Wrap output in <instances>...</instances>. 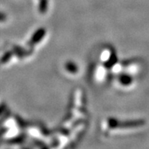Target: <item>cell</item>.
I'll return each mask as SVG.
<instances>
[{
    "mask_svg": "<svg viewBox=\"0 0 149 149\" xmlns=\"http://www.w3.org/2000/svg\"><path fill=\"white\" fill-rule=\"evenodd\" d=\"M65 68L69 72L72 73H75L77 72V71H78V67L75 64H74L72 62H69V63H67L66 65H65Z\"/></svg>",
    "mask_w": 149,
    "mask_h": 149,
    "instance_id": "5b68a950",
    "label": "cell"
},
{
    "mask_svg": "<svg viewBox=\"0 0 149 149\" xmlns=\"http://www.w3.org/2000/svg\"><path fill=\"white\" fill-rule=\"evenodd\" d=\"M120 82L121 84H129L131 83L132 79L130 76H128V75H126V74H124V75H121L120 77Z\"/></svg>",
    "mask_w": 149,
    "mask_h": 149,
    "instance_id": "52a82bcc",
    "label": "cell"
},
{
    "mask_svg": "<svg viewBox=\"0 0 149 149\" xmlns=\"http://www.w3.org/2000/svg\"><path fill=\"white\" fill-rule=\"evenodd\" d=\"M6 109V105L2 103V104H0V115H2V113H4V111Z\"/></svg>",
    "mask_w": 149,
    "mask_h": 149,
    "instance_id": "9c48e42d",
    "label": "cell"
},
{
    "mask_svg": "<svg viewBox=\"0 0 149 149\" xmlns=\"http://www.w3.org/2000/svg\"><path fill=\"white\" fill-rule=\"evenodd\" d=\"M6 130H7L6 129H2V130H0V135H2L5 132H6Z\"/></svg>",
    "mask_w": 149,
    "mask_h": 149,
    "instance_id": "8fae6325",
    "label": "cell"
},
{
    "mask_svg": "<svg viewBox=\"0 0 149 149\" xmlns=\"http://www.w3.org/2000/svg\"><path fill=\"white\" fill-rule=\"evenodd\" d=\"M23 140V138L22 137H18V138H15V139H12L9 140L8 142L11 144H14V143H18L20 141H22Z\"/></svg>",
    "mask_w": 149,
    "mask_h": 149,
    "instance_id": "ba28073f",
    "label": "cell"
},
{
    "mask_svg": "<svg viewBox=\"0 0 149 149\" xmlns=\"http://www.w3.org/2000/svg\"><path fill=\"white\" fill-rule=\"evenodd\" d=\"M143 123V122L141 120L138 121H126L120 122L118 120L111 119L109 120V126L111 128H130L135 127V126H141Z\"/></svg>",
    "mask_w": 149,
    "mask_h": 149,
    "instance_id": "6da1fadb",
    "label": "cell"
},
{
    "mask_svg": "<svg viewBox=\"0 0 149 149\" xmlns=\"http://www.w3.org/2000/svg\"><path fill=\"white\" fill-rule=\"evenodd\" d=\"M47 0H40L39 5V11L40 13H45L47 10Z\"/></svg>",
    "mask_w": 149,
    "mask_h": 149,
    "instance_id": "8992f818",
    "label": "cell"
},
{
    "mask_svg": "<svg viewBox=\"0 0 149 149\" xmlns=\"http://www.w3.org/2000/svg\"><path fill=\"white\" fill-rule=\"evenodd\" d=\"M12 54H13L12 52H6L4 55L0 58V65L5 64L8 61H9L10 59H11V57H12Z\"/></svg>",
    "mask_w": 149,
    "mask_h": 149,
    "instance_id": "277c9868",
    "label": "cell"
},
{
    "mask_svg": "<svg viewBox=\"0 0 149 149\" xmlns=\"http://www.w3.org/2000/svg\"><path fill=\"white\" fill-rule=\"evenodd\" d=\"M45 33H46V31L45 29H43V28H40V29L37 30V31L35 33H33V35L32 36L31 39V40L29 41L28 43V45L29 46H33L35 43H38L41 40V39L44 37L45 35Z\"/></svg>",
    "mask_w": 149,
    "mask_h": 149,
    "instance_id": "7a4b0ae2",
    "label": "cell"
},
{
    "mask_svg": "<svg viewBox=\"0 0 149 149\" xmlns=\"http://www.w3.org/2000/svg\"><path fill=\"white\" fill-rule=\"evenodd\" d=\"M6 19H7V17H6V14L0 12V22H5Z\"/></svg>",
    "mask_w": 149,
    "mask_h": 149,
    "instance_id": "30bf717a",
    "label": "cell"
},
{
    "mask_svg": "<svg viewBox=\"0 0 149 149\" xmlns=\"http://www.w3.org/2000/svg\"><path fill=\"white\" fill-rule=\"evenodd\" d=\"M14 53H15L16 55L18 56V57H24L25 56H28L31 53V51H25L24 49H23L22 48H20V47H15L14 48Z\"/></svg>",
    "mask_w": 149,
    "mask_h": 149,
    "instance_id": "3957f363",
    "label": "cell"
}]
</instances>
